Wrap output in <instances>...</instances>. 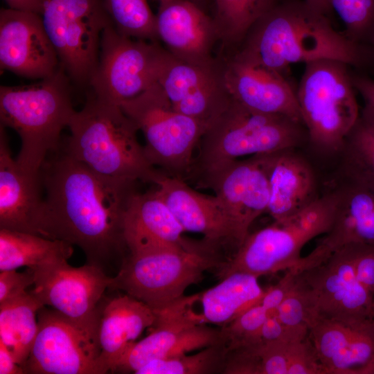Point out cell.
I'll use <instances>...</instances> for the list:
<instances>
[{"mask_svg": "<svg viewBox=\"0 0 374 374\" xmlns=\"http://www.w3.org/2000/svg\"><path fill=\"white\" fill-rule=\"evenodd\" d=\"M41 178L36 234L76 245L87 264L114 277L129 253L123 221L136 183L99 174L61 148L47 157Z\"/></svg>", "mask_w": 374, "mask_h": 374, "instance_id": "1", "label": "cell"}, {"mask_svg": "<svg viewBox=\"0 0 374 374\" xmlns=\"http://www.w3.org/2000/svg\"><path fill=\"white\" fill-rule=\"evenodd\" d=\"M233 53L285 75L298 62L332 59L357 69L367 62L366 49L335 29L328 16L305 0H278Z\"/></svg>", "mask_w": 374, "mask_h": 374, "instance_id": "2", "label": "cell"}, {"mask_svg": "<svg viewBox=\"0 0 374 374\" xmlns=\"http://www.w3.org/2000/svg\"><path fill=\"white\" fill-rule=\"evenodd\" d=\"M60 148L95 172L121 181L154 184L159 170L139 142L138 127L118 105L89 96L75 111Z\"/></svg>", "mask_w": 374, "mask_h": 374, "instance_id": "3", "label": "cell"}, {"mask_svg": "<svg viewBox=\"0 0 374 374\" xmlns=\"http://www.w3.org/2000/svg\"><path fill=\"white\" fill-rule=\"evenodd\" d=\"M69 80L60 66L38 82L0 87L1 125L18 133L21 146L16 161L30 174H40L49 154L59 150L61 132L75 111Z\"/></svg>", "mask_w": 374, "mask_h": 374, "instance_id": "4", "label": "cell"}, {"mask_svg": "<svg viewBox=\"0 0 374 374\" xmlns=\"http://www.w3.org/2000/svg\"><path fill=\"white\" fill-rule=\"evenodd\" d=\"M305 138L302 123L285 115L251 110L231 98L202 136L188 177L198 180L244 156L293 149Z\"/></svg>", "mask_w": 374, "mask_h": 374, "instance_id": "5", "label": "cell"}, {"mask_svg": "<svg viewBox=\"0 0 374 374\" xmlns=\"http://www.w3.org/2000/svg\"><path fill=\"white\" fill-rule=\"evenodd\" d=\"M351 67L332 59L308 62L296 89L308 139L326 153L341 152L360 115Z\"/></svg>", "mask_w": 374, "mask_h": 374, "instance_id": "6", "label": "cell"}, {"mask_svg": "<svg viewBox=\"0 0 374 374\" xmlns=\"http://www.w3.org/2000/svg\"><path fill=\"white\" fill-rule=\"evenodd\" d=\"M337 204L335 190L298 213L249 233L232 258L223 264L220 276L243 271L260 277L298 265L303 246L330 229Z\"/></svg>", "mask_w": 374, "mask_h": 374, "instance_id": "7", "label": "cell"}, {"mask_svg": "<svg viewBox=\"0 0 374 374\" xmlns=\"http://www.w3.org/2000/svg\"><path fill=\"white\" fill-rule=\"evenodd\" d=\"M222 265L202 248L129 253L108 290L121 291L157 312L183 298L206 271Z\"/></svg>", "mask_w": 374, "mask_h": 374, "instance_id": "8", "label": "cell"}, {"mask_svg": "<svg viewBox=\"0 0 374 374\" xmlns=\"http://www.w3.org/2000/svg\"><path fill=\"white\" fill-rule=\"evenodd\" d=\"M121 107L143 132L150 163L186 180L207 126L175 109L157 82Z\"/></svg>", "mask_w": 374, "mask_h": 374, "instance_id": "9", "label": "cell"}, {"mask_svg": "<svg viewBox=\"0 0 374 374\" xmlns=\"http://www.w3.org/2000/svg\"><path fill=\"white\" fill-rule=\"evenodd\" d=\"M40 17L71 80L89 85L103 30L112 22L105 0H42Z\"/></svg>", "mask_w": 374, "mask_h": 374, "instance_id": "10", "label": "cell"}, {"mask_svg": "<svg viewBox=\"0 0 374 374\" xmlns=\"http://www.w3.org/2000/svg\"><path fill=\"white\" fill-rule=\"evenodd\" d=\"M166 53L156 42L126 37L109 24L102 33L98 62L89 84L92 93L121 107L157 82Z\"/></svg>", "mask_w": 374, "mask_h": 374, "instance_id": "11", "label": "cell"}, {"mask_svg": "<svg viewBox=\"0 0 374 374\" xmlns=\"http://www.w3.org/2000/svg\"><path fill=\"white\" fill-rule=\"evenodd\" d=\"M30 290L44 305H48L81 330L98 346V326L102 301L112 278L85 263L74 267L67 261L31 268Z\"/></svg>", "mask_w": 374, "mask_h": 374, "instance_id": "12", "label": "cell"}, {"mask_svg": "<svg viewBox=\"0 0 374 374\" xmlns=\"http://www.w3.org/2000/svg\"><path fill=\"white\" fill-rule=\"evenodd\" d=\"M298 275L310 292L318 318L373 316V294L359 280L346 246L325 258L303 260Z\"/></svg>", "mask_w": 374, "mask_h": 374, "instance_id": "13", "label": "cell"}, {"mask_svg": "<svg viewBox=\"0 0 374 374\" xmlns=\"http://www.w3.org/2000/svg\"><path fill=\"white\" fill-rule=\"evenodd\" d=\"M157 82L175 109L207 128L231 100L222 58L211 64H195L181 60L166 50Z\"/></svg>", "mask_w": 374, "mask_h": 374, "instance_id": "14", "label": "cell"}, {"mask_svg": "<svg viewBox=\"0 0 374 374\" xmlns=\"http://www.w3.org/2000/svg\"><path fill=\"white\" fill-rule=\"evenodd\" d=\"M38 330L23 367L30 374H98L99 346L56 310L37 312Z\"/></svg>", "mask_w": 374, "mask_h": 374, "instance_id": "15", "label": "cell"}, {"mask_svg": "<svg viewBox=\"0 0 374 374\" xmlns=\"http://www.w3.org/2000/svg\"><path fill=\"white\" fill-rule=\"evenodd\" d=\"M197 181L212 189L220 200L238 249L249 234L251 224L267 209L269 189L262 154L233 161Z\"/></svg>", "mask_w": 374, "mask_h": 374, "instance_id": "16", "label": "cell"}, {"mask_svg": "<svg viewBox=\"0 0 374 374\" xmlns=\"http://www.w3.org/2000/svg\"><path fill=\"white\" fill-rule=\"evenodd\" d=\"M308 340L323 374H374V317L318 318Z\"/></svg>", "mask_w": 374, "mask_h": 374, "instance_id": "17", "label": "cell"}, {"mask_svg": "<svg viewBox=\"0 0 374 374\" xmlns=\"http://www.w3.org/2000/svg\"><path fill=\"white\" fill-rule=\"evenodd\" d=\"M0 66L18 75L41 80L57 71L59 59L39 15L1 9Z\"/></svg>", "mask_w": 374, "mask_h": 374, "instance_id": "18", "label": "cell"}, {"mask_svg": "<svg viewBox=\"0 0 374 374\" xmlns=\"http://www.w3.org/2000/svg\"><path fill=\"white\" fill-rule=\"evenodd\" d=\"M155 313L157 321L151 332L127 350L112 373H135L150 362L188 354L224 342L221 328L197 324L172 312Z\"/></svg>", "mask_w": 374, "mask_h": 374, "instance_id": "19", "label": "cell"}, {"mask_svg": "<svg viewBox=\"0 0 374 374\" xmlns=\"http://www.w3.org/2000/svg\"><path fill=\"white\" fill-rule=\"evenodd\" d=\"M223 60L225 82L232 98L251 110L285 115L303 125L296 89L286 75L234 53Z\"/></svg>", "mask_w": 374, "mask_h": 374, "instance_id": "20", "label": "cell"}, {"mask_svg": "<svg viewBox=\"0 0 374 374\" xmlns=\"http://www.w3.org/2000/svg\"><path fill=\"white\" fill-rule=\"evenodd\" d=\"M155 15L158 39L175 57L191 63L211 64L215 44L220 41L213 17L189 0L160 1Z\"/></svg>", "mask_w": 374, "mask_h": 374, "instance_id": "21", "label": "cell"}, {"mask_svg": "<svg viewBox=\"0 0 374 374\" xmlns=\"http://www.w3.org/2000/svg\"><path fill=\"white\" fill-rule=\"evenodd\" d=\"M154 184L185 231L202 234L208 243L231 242L237 249L231 224L215 195L199 193L185 179L160 170Z\"/></svg>", "mask_w": 374, "mask_h": 374, "instance_id": "22", "label": "cell"}, {"mask_svg": "<svg viewBox=\"0 0 374 374\" xmlns=\"http://www.w3.org/2000/svg\"><path fill=\"white\" fill-rule=\"evenodd\" d=\"M123 231L129 253L199 248L185 239V230L155 190L136 191L132 195L124 215Z\"/></svg>", "mask_w": 374, "mask_h": 374, "instance_id": "23", "label": "cell"}, {"mask_svg": "<svg viewBox=\"0 0 374 374\" xmlns=\"http://www.w3.org/2000/svg\"><path fill=\"white\" fill-rule=\"evenodd\" d=\"M157 321L154 311L130 295H105L98 326V374L112 373L143 330Z\"/></svg>", "mask_w": 374, "mask_h": 374, "instance_id": "24", "label": "cell"}, {"mask_svg": "<svg viewBox=\"0 0 374 374\" xmlns=\"http://www.w3.org/2000/svg\"><path fill=\"white\" fill-rule=\"evenodd\" d=\"M41 172L30 174L13 159L5 127L0 125V229L36 234L43 203Z\"/></svg>", "mask_w": 374, "mask_h": 374, "instance_id": "25", "label": "cell"}, {"mask_svg": "<svg viewBox=\"0 0 374 374\" xmlns=\"http://www.w3.org/2000/svg\"><path fill=\"white\" fill-rule=\"evenodd\" d=\"M262 156L269 189L266 212L274 221L298 213L319 197L313 170L293 149Z\"/></svg>", "mask_w": 374, "mask_h": 374, "instance_id": "26", "label": "cell"}, {"mask_svg": "<svg viewBox=\"0 0 374 374\" xmlns=\"http://www.w3.org/2000/svg\"><path fill=\"white\" fill-rule=\"evenodd\" d=\"M344 179L332 226L317 244L327 254L350 243L374 245V186Z\"/></svg>", "mask_w": 374, "mask_h": 374, "instance_id": "27", "label": "cell"}, {"mask_svg": "<svg viewBox=\"0 0 374 374\" xmlns=\"http://www.w3.org/2000/svg\"><path fill=\"white\" fill-rule=\"evenodd\" d=\"M221 278L215 286L189 296L199 310L184 315L197 324L224 327L258 302L265 292L259 277L249 273L234 271Z\"/></svg>", "mask_w": 374, "mask_h": 374, "instance_id": "28", "label": "cell"}, {"mask_svg": "<svg viewBox=\"0 0 374 374\" xmlns=\"http://www.w3.org/2000/svg\"><path fill=\"white\" fill-rule=\"evenodd\" d=\"M73 252L64 241L0 229V271L67 261Z\"/></svg>", "mask_w": 374, "mask_h": 374, "instance_id": "29", "label": "cell"}, {"mask_svg": "<svg viewBox=\"0 0 374 374\" xmlns=\"http://www.w3.org/2000/svg\"><path fill=\"white\" fill-rule=\"evenodd\" d=\"M44 306L30 291L0 304V341L22 368L37 333V312Z\"/></svg>", "mask_w": 374, "mask_h": 374, "instance_id": "30", "label": "cell"}, {"mask_svg": "<svg viewBox=\"0 0 374 374\" xmlns=\"http://www.w3.org/2000/svg\"><path fill=\"white\" fill-rule=\"evenodd\" d=\"M278 0H215V21L220 42L236 49L251 27Z\"/></svg>", "mask_w": 374, "mask_h": 374, "instance_id": "31", "label": "cell"}, {"mask_svg": "<svg viewBox=\"0 0 374 374\" xmlns=\"http://www.w3.org/2000/svg\"><path fill=\"white\" fill-rule=\"evenodd\" d=\"M344 177L374 186V125L360 115L347 135L341 152Z\"/></svg>", "mask_w": 374, "mask_h": 374, "instance_id": "32", "label": "cell"}, {"mask_svg": "<svg viewBox=\"0 0 374 374\" xmlns=\"http://www.w3.org/2000/svg\"><path fill=\"white\" fill-rule=\"evenodd\" d=\"M227 347L224 342L201 349L194 355L184 354L148 362L136 374H208L224 371ZM223 373V372H222Z\"/></svg>", "mask_w": 374, "mask_h": 374, "instance_id": "33", "label": "cell"}, {"mask_svg": "<svg viewBox=\"0 0 374 374\" xmlns=\"http://www.w3.org/2000/svg\"><path fill=\"white\" fill-rule=\"evenodd\" d=\"M111 21L121 34L131 38L155 42V15L147 0H105Z\"/></svg>", "mask_w": 374, "mask_h": 374, "instance_id": "34", "label": "cell"}, {"mask_svg": "<svg viewBox=\"0 0 374 374\" xmlns=\"http://www.w3.org/2000/svg\"><path fill=\"white\" fill-rule=\"evenodd\" d=\"M332 10L342 21L344 33L353 43L366 49L374 44V0H329Z\"/></svg>", "mask_w": 374, "mask_h": 374, "instance_id": "35", "label": "cell"}, {"mask_svg": "<svg viewBox=\"0 0 374 374\" xmlns=\"http://www.w3.org/2000/svg\"><path fill=\"white\" fill-rule=\"evenodd\" d=\"M275 314L285 326L295 329L309 330L318 319L309 290L298 275V267L294 283Z\"/></svg>", "mask_w": 374, "mask_h": 374, "instance_id": "36", "label": "cell"}, {"mask_svg": "<svg viewBox=\"0 0 374 374\" xmlns=\"http://www.w3.org/2000/svg\"><path fill=\"white\" fill-rule=\"evenodd\" d=\"M33 284L34 272L30 267L21 272L16 269L1 271L0 304L25 295Z\"/></svg>", "mask_w": 374, "mask_h": 374, "instance_id": "37", "label": "cell"}, {"mask_svg": "<svg viewBox=\"0 0 374 374\" xmlns=\"http://www.w3.org/2000/svg\"><path fill=\"white\" fill-rule=\"evenodd\" d=\"M344 246L349 251L359 280L374 295V245L350 243Z\"/></svg>", "mask_w": 374, "mask_h": 374, "instance_id": "38", "label": "cell"}, {"mask_svg": "<svg viewBox=\"0 0 374 374\" xmlns=\"http://www.w3.org/2000/svg\"><path fill=\"white\" fill-rule=\"evenodd\" d=\"M354 87L363 100L360 116L374 125V80L366 75L351 71Z\"/></svg>", "mask_w": 374, "mask_h": 374, "instance_id": "39", "label": "cell"}, {"mask_svg": "<svg viewBox=\"0 0 374 374\" xmlns=\"http://www.w3.org/2000/svg\"><path fill=\"white\" fill-rule=\"evenodd\" d=\"M24 373V368L16 362L7 346L0 341V374Z\"/></svg>", "mask_w": 374, "mask_h": 374, "instance_id": "40", "label": "cell"}, {"mask_svg": "<svg viewBox=\"0 0 374 374\" xmlns=\"http://www.w3.org/2000/svg\"><path fill=\"white\" fill-rule=\"evenodd\" d=\"M10 8L40 15L42 0H5Z\"/></svg>", "mask_w": 374, "mask_h": 374, "instance_id": "41", "label": "cell"}, {"mask_svg": "<svg viewBox=\"0 0 374 374\" xmlns=\"http://www.w3.org/2000/svg\"><path fill=\"white\" fill-rule=\"evenodd\" d=\"M309 5L322 14L329 16L332 12L329 0H305Z\"/></svg>", "mask_w": 374, "mask_h": 374, "instance_id": "42", "label": "cell"}, {"mask_svg": "<svg viewBox=\"0 0 374 374\" xmlns=\"http://www.w3.org/2000/svg\"><path fill=\"white\" fill-rule=\"evenodd\" d=\"M367 64L366 67H371L374 69V44L366 48Z\"/></svg>", "mask_w": 374, "mask_h": 374, "instance_id": "43", "label": "cell"}, {"mask_svg": "<svg viewBox=\"0 0 374 374\" xmlns=\"http://www.w3.org/2000/svg\"><path fill=\"white\" fill-rule=\"evenodd\" d=\"M374 311V295H373V312ZM373 313V312H372Z\"/></svg>", "mask_w": 374, "mask_h": 374, "instance_id": "44", "label": "cell"}, {"mask_svg": "<svg viewBox=\"0 0 374 374\" xmlns=\"http://www.w3.org/2000/svg\"><path fill=\"white\" fill-rule=\"evenodd\" d=\"M372 315L374 317V311L373 312Z\"/></svg>", "mask_w": 374, "mask_h": 374, "instance_id": "45", "label": "cell"}, {"mask_svg": "<svg viewBox=\"0 0 374 374\" xmlns=\"http://www.w3.org/2000/svg\"><path fill=\"white\" fill-rule=\"evenodd\" d=\"M160 1H166V0H159Z\"/></svg>", "mask_w": 374, "mask_h": 374, "instance_id": "46", "label": "cell"}]
</instances>
